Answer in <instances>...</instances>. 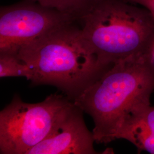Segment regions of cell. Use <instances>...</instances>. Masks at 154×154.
<instances>
[{
  "label": "cell",
  "instance_id": "cell-10",
  "mask_svg": "<svg viewBox=\"0 0 154 154\" xmlns=\"http://www.w3.org/2000/svg\"><path fill=\"white\" fill-rule=\"evenodd\" d=\"M128 114L135 116L140 119L154 136V107L151 106L150 103L138 105L134 107Z\"/></svg>",
  "mask_w": 154,
  "mask_h": 154
},
{
  "label": "cell",
  "instance_id": "cell-8",
  "mask_svg": "<svg viewBox=\"0 0 154 154\" xmlns=\"http://www.w3.org/2000/svg\"><path fill=\"white\" fill-rule=\"evenodd\" d=\"M41 5L70 15L77 21L82 17L98 0H31Z\"/></svg>",
  "mask_w": 154,
  "mask_h": 154
},
{
  "label": "cell",
  "instance_id": "cell-4",
  "mask_svg": "<svg viewBox=\"0 0 154 154\" xmlns=\"http://www.w3.org/2000/svg\"><path fill=\"white\" fill-rule=\"evenodd\" d=\"M74 105L57 94L37 103L24 102L15 95L0 112V154H26L49 135Z\"/></svg>",
  "mask_w": 154,
  "mask_h": 154
},
{
  "label": "cell",
  "instance_id": "cell-11",
  "mask_svg": "<svg viewBox=\"0 0 154 154\" xmlns=\"http://www.w3.org/2000/svg\"><path fill=\"white\" fill-rule=\"evenodd\" d=\"M127 2L143 7L154 17V0H124Z\"/></svg>",
  "mask_w": 154,
  "mask_h": 154
},
{
  "label": "cell",
  "instance_id": "cell-12",
  "mask_svg": "<svg viewBox=\"0 0 154 154\" xmlns=\"http://www.w3.org/2000/svg\"><path fill=\"white\" fill-rule=\"evenodd\" d=\"M152 61L154 62V48L152 51Z\"/></svg>",
  "mask_w": 154,
  "mask_h": 154
},
{
  "label": "cell",
  "instance_id": "cell-5",
  "mask_svg": "<svg viewBox=\"0 0 154 154\" xmlns=\"http://www.w3.org/2000/svg\"><path fill=\"white\" fill-rule=\"evenodd\" d=\"M77 21L73 17L27 0L0 10V53L17 55L26 45Z\"/></svg>",
  "mask_w": 154,
  "mask_h": 154
},
{
  "label": "cell",
  "instance_id": "cell-7",
  "mask_svg": "<svg viewBox=\"0 0 154 154\" xmlns=\"http://www.w3.org/2000/svg\"><path fill=\"white\" fill-rule=\"evenodd\" d=\"M123 139L132 143L138 152L154 154V136L148 127L137 116L128 114L124 119L116 139Z\"/></svg>",
  "mask_w": 154,
  "mask_h": 154
},
{
  "label": "cell",
  "instance_id": "cell-3",
  "mask_svg": "<svg viewBox=\"0 0 154 154\" xmlns=\"http://www.w3.org/2000/svg\"><path fill=\"white\" fill-rule=\"evenodd\" d=\"M79 21L83 38L105 67L152 56L154 17L143 7L124 0H98Z\"/></svg>",
  "mask_w": 154,
  "mask_h": 154
},
{
  "label": "cell",
  "instance_id": "cell-9",
  "mask_svg": "<svg viewBox=\"0 0 154 154\" xmlns=\"http://www.w3.org/2000/svg\"><path fill=\"white\" fill-rule=\"evenodd\" d=\"M23 77L30 81L32 72L17 55L0 53V77Z\"/></svg>",
  "mask_w": 154,
  "mask_h": 154
},
{
  "label": "cell",
  "instance_id": "cell-2",
  "mask_svg": "<svg viewBox=\"0 0 154 154\" xmlns=\"http://www.w3.org/2000/svg\"><path fill=\"white\" fill-rule=\"evenodd\" d=\"M73 23L23 46L17 56L31 70L33 85L54 86L74 100L110 67L100 64Z\"/></svg>",
  "mask_w": 154,
  "mask_h": 154
},
{
  "label": "cell",
  "instance_id": "cell-6",
  "mask_svg": "<svg viewBox=\"0 0 154 154\" xmlns=\"http://www.w3.org/2000/svg\"><path fill=\"white\" fill-rule=\"evenodd\" d=\"M83 111L76 105L49 135L26 154H95L93 134L86 126Z\"/></svg>",
  "mask_w": 154,
  "mask_h": 154
},
{
  "label": "cell",
  "instance_id": "cell-1",
  "mask_svg": "<svg viewBox=\"0 0 154 154\" xmlns=\"http://www.w3.org/2000/svg\"><path fill=\"white\" fill-rule=\"evenodd\" d=\"M154 91V62L151 55L116 63L73 100L91 116L97 143L116 139L124 119L139 105L150 103Z\"/></svg>",
  "mask_w": 154,
  "mask_h": 154
}]
</instances>
